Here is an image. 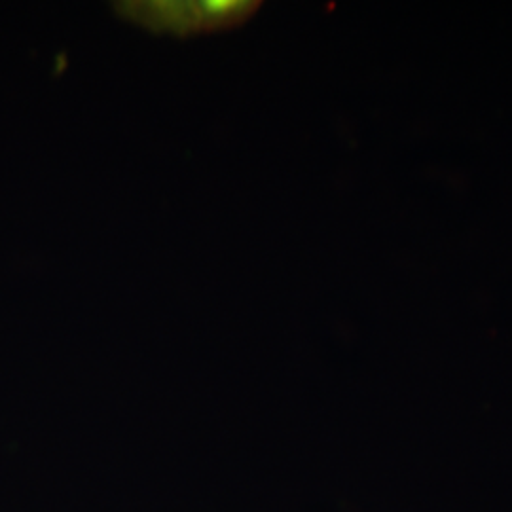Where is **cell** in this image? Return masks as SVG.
I'll return each mask as SVG.
<instances>
[{"label": "cell", "instance_id": "cell-1", "mask_svg": "<svg viewBox=\"0 0 512 512\" xmlns=\"http://www.w3.org/2000/svg\"><path fill=\"white\" fill-rule=\"evenodd\" d=\"M255 2L245 0H198V2H126L118 10L126 18L148 29L192 35L203 31H219L238 25L255 12Z\"/></svg>", "mask_w": 512, "mask_h": 512}]
</instances>
